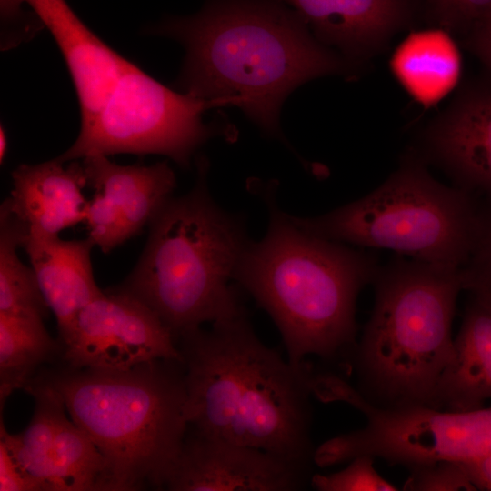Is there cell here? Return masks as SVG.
I'll return each mask as SVG.
<instances>
[{"instance_id": "cell-24", "label": "cell", "mask_w": 491, "mask_h": 491, "mask_svg": "<svg viewBox=\"0 0 491 491\" xmlns=\"http://www.w3.org/2000/svg\"><path fill=\"white\" fill-rule=\"evenodd\" d=\"M461 277L463 290L491 307V205L479 211L476 238Z\"/></svg>"}, {"instance_id": "cell-18", "label": "cell", "mask_w": 491, "mask_h": 491, "mask_svg": "<svg viewBox=\"0 0 491 491\" xmlns=\"http://www.w3.org/2000/svg\"><path fill=\"white\" fill-rule=\"evenodd\" d=\"M455 356L436 390L435 408L467 411L491 400V307L471 296L454 339Z\"/></svg>"}, {"instance_id": "cell-8", "label": "cell", "mask_w": 491, "mask_h": 491, "mask_svg": "<svg viewBox=\"0 0 491 491\" xmlns=\"http://www.w3.org/2000/svg\"><path fill=\"white\" fill-rule=\"evenodd\" d=\"M313 396L343 402L360 411L366 425L334 436L314 450L313 463L328 467L362 455L407 468L439 461L468 462L491 454V406L450 411L428 406L379 407L343 378L315 373Z\"/></svg>"}, {"instance_id": "cell-23", "label": "cell", "mask_w": 491, "mask_h": 491, "mask_svg": "<svg viewBox=\"0 0 491 491\" xmlns=\"http://www.w3.org/2000/svg\"><path fill=\"white\" fill-rule=\"evenodd\" d=\"M25 235L22 225L0 207V314L45 318L48 306L31 266L18 256Z\"/></svg>"}, {"instance_id": "cell-4", "label": "cell", "mask_w": 491, "mask_h": 491, "mask_svg": "<svg viewBox=\"0 0 491 491\" xmlns=\"http://www.w3.org/2000/svg\"><path fill=\"white\" fill-rule=\"evenodd\" d=\"M196 166L194 187L159 210L137 263L115 286L149 306L176 342L246 310L230 282L250 240L242 218L213 200L207 159L198 157Z\"/></svg>"}, {"instance_id": "cell-1", "label": "cell", "mask_w": 491, "mask_h": 491, "mask_svg": "<svg viewBox=\"0 0 491 491\" xmlns=\"http://www.w3.org/2000/svg\"><path fill=\"white\" fill-rule=\"evenodd\" d=\"M149 32L185 46L184 93L236 105L271 135L280 134L281 105L297 86L360 69L281 0H208L197 14L166 18Z\"/></svg>"}, {"instance_id": "cell-3", "label": "cell", "mask_w": 491, "mask_h": 491, "mask_svg": "<svg viewBox=\"0 0 491 491\" xmlns=\"http://www.w3.org/2000/svg\"><path fill=\"white\" fill-rule=\"evenodd\" d=\"M269 212L266 235L249 241L234 281L272 318L287 359L350 356L357 332L356 303L379 268L376 255L299 228L265 189Z\"/></svg>"}, {"instance_id": "cell-26", "label": "cell", "mask_w": 491, "mask_h": 491, "mask_svg": "<svg viewBox=\"0 0 491 491\" xmlns=\"http://www.w3.org/2000/svg\"><path fill=\"white\" fill-rule=\"evenodd\" d=\"M408 469L410 475L404 484V490H476L461 462L446 460Z\"/></svg>"}, {"instance_id": "cell-25", "label": "cell", "mask_w": 491, "mask_h": 491, "mask_svg": "<svg viewBox=\"0 0 491 491\" xmlns=\"http://www.w3.org/2000/svg\"><path fill=\"white\" fill-rule=\"evenodd\" d=\"M376 457L362 455L350 460L340 471L313 474L310 486L319 491H395L398 488L382 477L374 467Z\"/></svg>"}, {"instance_id": "cell-13", "label": "cell", "mask_w": 491, "mask_h": 491, "mask_svg": "<svg viewBox=\"0 0 491 491\" xmlns=\"http://www.w3.org/2000/svg\"><path fill=\"white\" fill-rule=\"evenodd\" d=\"M419 151L456 184L491 197V85L463 90L423 131Z\"/></svg>"}, {"instance_id": "cell-31", "label": "cell", "mask_w": 491, "mask_h": 491, "mask_svg": "<svg viewBox=\"0 0 491 491\" xmlns=\"http://www.w3.org/2000/svg\"><path fill=\"white\" fill-rule=\"evenodd\" d=\"M25 0H0L1 17L5 20L15 19L23 15V4Z\"/></svg>"}, {"instance_id": "cell-22", "label": "cell", "mask_w": 491, "mask_h": 491, "mask_svg": "<svg viewBox=\"0 0 491 491\" xmlns=\"http://www.w3.org/2000/svg\"><path fill=\"white\" fill-rule=\"evenodd\" d=\"M106 484L103 455L66 416L49 455L48 491L106 490Z\"/></svg>"}, {"instance_id": "cell-7", "label": "cell", "mask_w": 491, "mask_h": 491, "mask_svg": "<svg viewBox=\"0 0 491 491\" xmlns=\"http://www.w3.org/2000/svg\"><path fill=\"white\" fill-rule=\"evenodd\" d=\"M302 230L358 247L384 248L460 269L471 252L479 210L472 193L436 181L412 150L376 190L324 215H290Z\"/></svg>"}, {"instance_id": "cell-20", "label": "cell", "mask_w": 491, "mask_h": 491, "mask_svg": "<svg viewBox=\"0 0 491 491\" xmlns=\"http://www.w3.org/2000/svg\"><path fill=\"white\" fill-rule=\"evenodd\" d=\"M25 389L35 401L32 420L17 435L8 433L1 422L0 443L37 491H48L49 455L66 417V408L59 393L41 380L31 382Z\"/></svg>"}, {"instance_id": "cell-17", "label": "cell", "mask_w": 491, "mask_h": 491, "mask_svg": "<svg viewBox=\"0 0 491 491\" xmlns=\"http://www.w3.org/2000/svg\"><path fill=\"white\" fill-rule=\"evenodd\" d=\"M90 237L64 240L56 236L25 235L28 256L45 303L55 316L60 342L79 312L103 293L95 280Z\"/></svg>"}, {"instance_id": "cell-27", "label": "cell", "mask_w": 491, "mask_h": 491, "mask_svg": "<svg viewBox=\"0 0 491 491\" xmlns=\"http://www.w3.org/2000/svg\"><path fill=\"white\" fill-rule=\"evenodd\" d=\"M431 17L447 32L469 29L491 11V0H426Z\"/></svg>"}, {"instance_id": "cell-15", "label": "cell", "mask_w": 491, "mask_h": 491, "mask_svg": "<svg viewBox=\"0 0 491 491\" xmlns=\"http://www.w3.org/2000/svg\"><path fill=\"white\" fill-rule=\"evenodd\" d=\"M59 47L77 95L81 125L101 109L130 63L95 35L65 0H25Z\"/></svg>"}, {"instance_id": "cell-12", "label": "cell", "mask_w": 491, "mask_h": 491, "mask_svg": "<svg viewBox=\"0 0 491 491\" xmlns=\"http://www.w3.org/2000/svg\"><path fill=\"white\" fill-rule=\"evenodd\" d=\"M312 466L195 429L186 435L166 480L172 491H299Z\"/></svg>"}, {"instance_id": "cell-11", "label": "cell", "mask_w": 491, "mask_h": 491, "mask_svg": "<svg viewBox=\"0 0 491 491\" xmlns=\"http://www.w3.org/2000/svg\"><path fill=\"white\" fill-rule=\"evenodd\" d=\"M81 162L87 185L94 189L85 211L88 237L105 254L149 225L175 188L166 161L124 165L95 155Z\"/></svg>"}, {"instance_id": "cell-19", "label": "cell", "mask_w": 491, "mask_h": 491, "mask_svg": "<svg viewBox=\"0 0 491 491\" xmlns=\"http://www.w3.org/2000/svg\"><path fill=\"white\" fill-rule=\"evenodd\" d=\"M390 69L411 97L429 108L456 85L461 58L449 32L426 29L411 33L397 46Z\"/></svg>"}, {"instance_id": "cell-30", "label": "cell", "mask_w": 491, "mask_h": 491, "mask_svg": "<svg viewBox=\"0 0 491 491\" xmlns=\"http://www.w3.org/2000/svg\"><path fill=\"white\" fill-rule=\"evenodd\" d=\"M461 463L476 490L491 491V454L476 460Z\"/></svg>"}, {"instance_id": "cell-32", "label": "cell", "mask_w": 491, "mask_h": 491, "mask_svg": "<svg viewBox=\"0 0 491 491\" xmlns=\"http://www.w3.org/2000/svg\"><path fill=\"white\" fill-rule=\"evenodd\" d=\"M7 153V137L5 128L0 129V160L3 162Z\"/></svg>"}, {"instance_id": "cell-29", "label": "cell", "mask_w": 491, "mask_h": 491, "mask_svg": "<svg viewBox=\"0 0 491 491\" xmlns=\"http://www.w3.org/2000/svg\"><path fill=\"white\" fill-rule=\"evenodd\" d=\"M468 45L491 70V11L469 29Z\"/></svg>"}, {"instance_id": "cell-2", "label": "cell", "mask_w": 491, "mask_h": 491, "mask_svg": "<svg viewBox=\"0 0 491 491\" xmlns=\"http://www.w3.org/2000/svg\"><path fill=\"white\" fill-rule=\"evenodd\" d=\"M211 325L177 341L189 426L313 466L310 366L263 343L246 310Z\"/></svg>"}, {"instance_id": "cell-9", "label": "cell", "mask_w": 491, "mask_h": 491, "mask_svg": "<svg viewBox=\"0 0 491 491\" xmlns=\"http://www.w3.org/2000/svg\"><path fill=\"white\" fill-rule=\"evenodd\" d=\"M217 105L175 92L130 62L96 115L55 159L66 163L95 155L158 154L188 167L202 144L229 127L203 121V113Z\"/></svg>"}, {"instance_id": "cell-5", "label": "cell", "mask_w": 491, "mask_h": 491, "mask_svg": "<svg viewBox=\"0 0 491 491\" xmlns=\"http://www.w3.org/2000/svg\"><path fill=\"white\" fill-rule=\"evenodd\" d=\"M41 381L59 393L71 420L103 455L106 490L165 486L189 426L183 362L125 370L69 366Z\"/></svg>"}, {"instance_id": "cell-28", "label": "cell", "mask_w": 491, "mask_h": 491, "mask_svg": "<svg viewBox=\"0 0 491 491\" xmlns=\"http://www.w3.org/2000/svg\"><path fill=\"white\" fill-rule=\"evenodd\" d=\"M0 490L37 491L35 485L23 472L2 443H0Z\"/></svg>"}, {"instance_id": "cell-16", "label": "cell", "mask_w": 491, "mask_h": 491, "mask_svg": "<svg viewBox=\"0 0 491 491\" xmlns=\"http://www.w3.org/2000/svg\"><path fill=\"white\" fill-rule=\"evenodd\" d=\"M55 158L20 165L12 172L13 189L2 203L29 236H56L85 220L87 186L82 162Z\"/></svg>"}, {"instance_id": "cell-21", "label": "cell", "mask_w": 491, "mask_h": 491, "mask_svg": "<svg viewBox=\"0 0 491 491\" xmlns=\"http://www.w3.org/2000/svg\"><path fill=\"white\" fill-rule=\"evenodd\" d=\"M43 318L0 314V399L31 382L34 371L55 353L57 344Z\"/></svg>"}, {"instance_id": "cell-14", "label": "cell", "mask_w": 491, "mask_h": 491, "mask_svg": "<svg viewBox=\"0 0 491 491\" xmlns=\"http://www.w3.org/2000/svg\"><path fill=\"white\" fill-rule=\"evenodd\" d=\"M291 5L315 37L360 65L383 51L413 17L416 0H281Z\"/></svg>"}, {"instance_id": "cell-10", "label": "cell", "mask_w": 491, "mask_h": 491, "mask_svg": "<svg viewBox=\"0 0 491 491\" xmlns=\"http://www.w3.org/2000/svg\"><path fill=\"white\" fill-rule=\"evenodd\" d=\"M70 367L125 370L155 360L183 362L171 331L145 304L117 289L103 291L61 341Z\"/></svg>"}, {"instance_id": "cell-6", "label": "cell", "mask_w": 491, "mask_h": 491, "mask_svg": "<svg viewBox=\"0 0 491 491\" xmlns=\"http://www.w3.org/2000/svg\"><path fill=\"white\" fill-rule=\"evenodd\" d=\"M372 283V314L350 356L356 389L379 407H435L438 381L455 356L461 268L396 255Z\"/></svg>"}]
</instances>
